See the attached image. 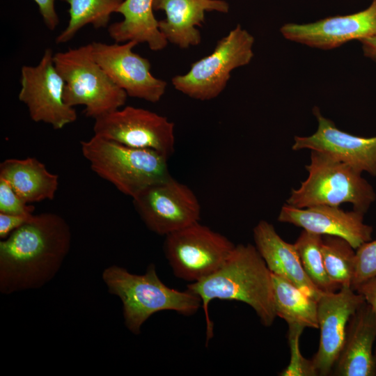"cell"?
Listing matches in <instances>:
<instances>
[{"instance_id":"28","label":"cell","mask_w":376,"mask_h":376,"mask_svg":"<svg viewBox=\"0 0 376 376\" xmlns=\"http://www.w3.org/2000/svg\"><path fill=\"white\" fill-rule=\"evenodd\" d=\"M34 207L28 205L15 192L11 185L0 178V212L16 214H33Z\"/></svg>"},{"instance_id":"14","label":"cell","mask_w":376,"mask_h":376,"mask_svg":"<svg viewBox=\"0 0 376 376\" xmlns=\"http://www.w3.org/2000/svg\"><path fill=\"white\" fill-rule=\"evenodd\" d=\"M313 113L318 120L317 130L311 136H295L292 149L321 152L361 173L376 176V136H359L340 130L322 115L318 107L313 109Z\"/></svg>"},{"instance_id":"15","label":"cell","mask_w":376,"mask_h":376,"mask_svg":"<svg viewBox=\"0 0 376 376\" xmlns=\"http://www.w3.org/2000/svg\"><path fill=\"white\" fill-rule=\"evenodd\" d=\"M289 40L321 49L338 47L352 40L359 41L376 36V0L356 13L337 15L315 22L288 23L280 29Z\"/></svg>"},{"instance_id":"13","label":"cell","mask_w":376,"mask_h":376,"mask_svg":"<svg viewBox=\"0 0 376 376\" xmlns=\"http://www.w3.org/2000/svg\"><path fill=\"white\" fill-rule=\"evenodd\" d=\"M363 302V297L347 286L334 292H324L318 299L320 342L311 359L318 375L327 376L332 373L345 340L348 321Z\"/></svg>"},{"instance_id":"4","label":"cell","mask_w":376,"mask_h":376,"mask_svg":"<svg viewBox=\"0 0 376 376\" xmlns=\"http://www.w3.org/2000/svg\"><path fill=\"white\" fill-rule=\"evenodd\" d=\"M81 150L97 175L132 198L171 177L169 157L155 150L132 148L94 135L81 141Z\"/></svg>"},{"instance_id":"17","label":"cell","mask_w":376,"mask_h":376,"mask_svg":"<svg viewBox=\"0 0 376 376\" xmlns=\"http://www.w3.org/2000/svg\"><path fill=\"white\" fill-rule=\"evenodd\" d=\"M376 313L363 302L350 317L332 370L336 376H375Z\"/></svg>"},{"instance_id":"21","label":"cell","mask_w":376,"mask_h":376,"mask_svg":"<svg viewBox=\"0 0 376 376\" xmlns=\"http://www.w3.org/2000/svg\"><path fill=\"white\" fill-rule=\"evenodd\" d=\"M0 178L27 203L54 199L58 187V175L34 157L5 159L0 164Z\"/></svg>"},{"instance_id":"2","label":"cell","mask_w":376,"mask_h":376,"mask_svg":"<svg viewBox=\"0 0 376 376\" xmlns=\"http://www.w3.org/2000/svg\"><path fill=\"white\" fill-rule=\"evenodd\" d=\"M201 300L206 324V345L214 336V324L209 313L213 299L246 304L260 323L269 327L276 318L272 273L255 245L240 244L224 263L213 274L187 285Z\"/></svg>"},{"instance_id":"16","label":"cell","mask_w":376,"mask_h":376,"mask_svg":"<svg viewBox=\"0 0 376 376\" xmlns=\"http://www.w3.org/2000/svg\"><path fill=\"white\" fill-rule=\"evenodd\" d=\"M363 216L362 212L354 210L345 211L340 206L298 208L285 203L277 219L318 235L342 237L357 249L372 239L373 228L364 223Z\"/></svg>"},{"instance_id":"8","label":"cell","mask_w":376,"mask_h":376,"mask_svg":"<svg viewBox=\"0 0 376 376\" xmlns=\"http://www.w3.org/2000/svg\"><path fill=\"white\" fill-rule=\"evenodd\" d=\"M235 245L198 222L165 236L164 253L177 278L194 283L216 272Z\"/></svg>"},{"instance_id":"31","label":"cell","mask_w":376,"mask_h":376,"mask_svg":"<svg viewBox=\"0 0 376 376\" xmlns=\"http://www.w3.org/2000/svg\"><path fill=\"white\" fill-rule=\"evenodd\" d=\"M355 291L363 297L366 302L376 313V277L363 282L355 289Z\"/></svg>"},{"instance_id":"10","label":"cell","mask_w":376,"mask_h":376,"mask_svg":"<svg viewBox=\"0 0 376 376\" xmlns=\"http://www.w3.org/2000/svg\"><path fill=\"white\" fill-rule=\"evenodd\" d=\"M94 135L137 148L157 150L169 158L175 150L174 124L166 117L127 106L95 119Z\"/></svg>"},{"instance_id":"1","label":"cell","mask_w":376,"mask_h":376,"mask_svg":"<svg viewBox=\"0 0 376 376\" xmlns=\"http://www.w3.org/2000/svg\"><path fill=\"white\" fill-rule=\"evenodd\" d=\"M67 221L51 212L30 219L0 242V292L38 289L59 271L71 246Z\"/></svg>"},{"instance_id":"20","label":"cell","mask_w":376,"mask_h":376,"mask_svg":"<svg viewBox=\"0 0 376 376\" xmlns=\"http://www.w3.org/2000/svg\"><path fill=\"white\" fill-rule=\"evenodd\" d=\"M154 0H125L117 13L123 19L111 24L108 33L116 42L135 41L146 43L153 51L164 49L168 41L159 28V21L153 13Z\"/></svg>"},{"instance_id":"23","label":"cell","mask_w":376,"mask_h":376,"mask_svg":"<svg viewBox=\"0 0 376 376\" xmlns=\"http://www.w3.org/2000/svg\"><path fill=\"white\" fill-rule=\"evenodd\" d=\"M69 4L70 19L67 26L57 36L56 43H66L84 26L96 29L107 26L111 15L124 0H60Z\"/></svg>"},{"instance_id":"11","label":"cell","mask_w":376,"mask_h":376,"mask_svg":"<svg viewBox=\"0 0 376 376\" xmlns=\"http://www.w3.org/2000/svg\"><path fill=\"white\" fill-rule=\"evenodd\" d=\"M134 207L146 226L167 235L201 218V205L194 191L172 177L146 189L132 198Z\"/></svg>"},{"instance_id":"12","label":"cell","mask_w":376,"mask_h":376,"mask_svg":"<svg viewBox=\"0 0 376 376\" xmlns=\"http://www.w3.org/2000/svg\"><path fill=\"white\" fill-rule=\"evenodd\" d=\"M91 45L95 60L128 96L152 103L160 100L167 83L152 75L146 58L133 52L136 42H92Z\"/></svg>"},{"instance_id":"29","label":"cell","mask_w":376,"mask_h":376,"mask_svg":"<svg viewBox=\"0 0 376 376\" xmlns=\"http://www.w3.org/2000/svg\"><path fill=\"white\" fill-rule=\"evenodd\" d=\"M33 214L16 215L0 212L1 240L6 238L11 233L28 221Z\"/></svg>"},{"instance_id":"5","label":"cell","mask_w":376,"mask_h":376,"mask_svg":"<svg viewBox=\"0 0 376 376\" xmlns=\"http://www.w3.org/2000/svg\"><path fill=\"white\" fill-rule=\"evenodd\" d=\"M311 151L310 162L305 166L308 177L299 187L291 190L286 203L305 208L349 203L353 210L365 214L376 194L362 173L327 154Z\"/></svg>"},{"instance_id":"6","label":"cell","mask_w":376,"mask_h":376,"mask_svg":"<svg viewBox=\"0 0 376 376\" xmlns=\"http://www.w3.org/2000/svg\"><path fill=\"white\" fill-rule=\"evenodd\" d=\"M54 61L65 82V102L84 106L86 116L95 119L125 104L127 94L95 60L91 42L56 52Z\"/></svg>"},{"instance_id":"25","label":"cell","mask_w":376,"mask_h":376,"mask_svg":"<svg viewBox=\"0 0 376 376\" xmlns=\"http://www.w3.org/2000/svg\"><path fill=\"white\" fill-rule=\"evenodd\" d=\"M322 235L303 230L294 245L302 267L313 284L322 292H334L340 288L329 278L321 252Z\"/></svg>"},{"instance_id":"30","label":"cell","mask_w":376,"mask_h":376,"mask_svg":"<svg viewBox=\"0 0 376 376\" xmlns=\"http://www.w3.org/2000/svg\"><path fill=\"white\" fill-rule=\"evenodd\" d=\"M38 4L40 13L47 28L56 29L59 24V17L55 9V0H34Z\"/></svg>"},{"instance_id":"32","label":"cell","mask_w":376,"mask_h":376,"mask_svg":"<svg viewBox=\"0 0 376 376\" xmlns=\"http://www.w3.org/2000/svg\"><path fill=\"white\" fill-rule=\"evenodd\" d=\"M363 55L376 63V36L359 40Z\"/></svg>"},{"instance_id":"3","label":"cell","mask_w":376,"mask_h":376,"mask_svg":"<svg viewBox=\"0 0 376 376\" xmlns=\"http://www.w3.org/2000/svg\"><path fill=\"white\" fill-rule=\"evenodd\" d=\"M102 279L108 292L120 299L125 325L134 335L141 333L144 322L156 313L172 311L191 316L202 307L199 297L189 290H178L164 283L153 263L143 274L113 265L103 270Z\"/></svg>"},{"instance_id":"9","label":"cell","mask_w":376,"mask_h":376,"mask_svg":"<svg viewBox=\"0 0 376 376\" xmlns=\"http://www.w3.org/2000/svg\"><path fill=\"white\" fill-rule=\"evenodd\" d=\"M20 84L18 98L26 105L32 120L49 124L55 130L76 121V111L64 101L65 82L51 49H45L38 65L22 67Z\"/></svg>"},{"instance_id":"19","label":"cell","mask_w":376,"mask_h":376,"mask_svg":"<svg viewBox=\"0 0 376 376\" xmlns=\"http://www.w3.org/2000/svg\"><path fill=\"white\" fill-rule=\"evenodd\" d=\"M153 8L165 12L159 28L167 41L185 49L201 42L196 26L203 22L205 11L228 13L229 6L223 0H154Z\"/></svg>"},{"instance_id":"33","label":"cell","mask_w":376,"mask_h":376,"mask_svg":"<svg viewBox=\"0 0 376 376\" xmlns=\"http://www.w3.org/2000/svg\"><path fill=\"white\" fill-rule=\"evenodd\" d=\"M374 356H375V365H376V347H375V352H374Z\"/></svg>"},{"instance_id":"27","label":"cell","mask_w":376,"mask_h":376,"mask_svg":"<svg viewBox=\"0 0 376 376\" xmlns=\"http://www.w3.org/2000/svg\"><path fill=\"white\" fill-rule=\"evenodd\" d=\"M376 277V240L362 244L356 249L355 271L352 288Z\"/></svg>"},{"instance_id":"24","label":"cell","mask_w":376,"mask_h":376,"mask_svg":"<svg viewBox=\"0 0 376 376\" xmlns=\"http://www.w3.org/2000/svg\"><path fill=\"white\" fill-rule=\"evenodd\" d=\"M321 252L326 271L340 288L351 287L355 271L356 249L345 239L322 235Z\"/></svg>"},{"instance_id":"18","label":"cell","mask_w":376,"mask_h":376,"mask_svg":"<svg viewBox=\"0 0 376 376\" xmlns=\"http://www.w3.org/2000/svg\"><path fill=\"white\" fill-rule=\"evenodd\" d=\"M255 246L272 274L279 276L317 301L324 293L305 272L294 244L285 242L274 226L261 220L253 230Z\"/></svg>"},{"instance_id":"7","label":"cell","mask_w":376,"mask_h":376,"mask_svg":"<svg viewBox=\"0 0 376 376\" xmlns=\"http://www.w3.org/2000/svg\"><path fill=\"white\" fill-rule=\"evenodd\" d=\"M254 38L238 24L217 44L214 51L191 65L185 75L172 78L174 88L191 98L210 100L225 89L230 72L249 64Z\"/></svg>"},{"instance_id":"22","label":"cell","mask_w":376,"mask_h":376,"mask_svg":"<svg viewBox=\"0 0 376 376\" xmlns=\"http://www.w3.org/2000/svg\"><path fill=\"white\" fill-rule=\"evenodd\" d=\"M276 317L288 324L318 329V301L286 279L272 274Z\"/></svg>"},{"instance_id":"26","label":"cell","mask_w":376,"mask_h":376,"mask_svg":"<svg viewBox=\"0 0 376 376\" xmlns=\"http://www.w3.org/2000/svg\"><path fill=\"white\" fill-rule=\"evenodd\" d=\"M288 325V340L290 359L288 366L279 375L281 376H316L318 375L312 360H308L301 354L299 339L304 327L290 324Z\"/></svg>"}]
</instances>
